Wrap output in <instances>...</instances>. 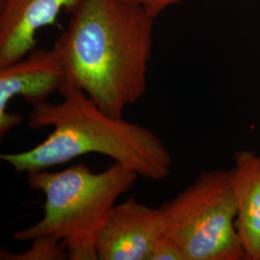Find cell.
Wrapping results in <instances>:
<instances>
[{"label": "cell", "instance_id": "cell-10", "mask_svg": "<svg viewBox=\"0 0 260 260\" xmlns=\"http://www.w3.org/2000/svg\"><path fill=\"white\" fill-rule=\"evenodd\" d=\"M149 260H186L181 249L166 234H162L154 243Z\"/></svg>", "mask_w": 260, "mask_h": 260}, {"label": "cell", "instance_id": "cell-11", "mask_svg": "<svg viewBox=\"0 0 260 260\" xmlns=\"http://www.w3.org/2000/svg\"><path fill=\"white\" fill-rule=\"evenodd\" d=\"M128 3L137 5L147 11L149 15L156 19L165 10L181 3L184 0H124Z\"/></svg>", "mask_w": 260, "mask_h": 260}, {"label": "cell", "instance_id": "cell-9", "mask_svg": "<svg viewBox=\"0 0 260 260\" xmlns=\"http://www.w3.org/2000/svg\"><path fill=\"white\" fill-rule=\"evenodd\" d=\"M29 250L20 253H12L1 249V260H66L69 253L62 242L49 235L39 236L31 240Z\"/></svg>", "mask_w": 260, "mask_h": 260}, {"label": "cell", "instance_id": "cell-7", "mask_svg": "<svg viewBox=\"0 0 260 260\" xmlns=\"http://www.w3.org/2000/svg\"><path fill=\"white\" fill-rule=\"evenodd\" d=\"M80 0H0V68L13 64L37 47V33L62 11Z\"/></svg>", "mask_w": 260, "mask_h": 260}, {"label": "cell", "instance_id": "cell-2", "mask_svg": "<svg viewBox=\"0 0 260 260\" xmlns=\"http://www.w3.org/2000/svg\"><path fill=\"white\" fill-rule=\"evenodd\" d=\"M61 103L32 105L28 126L53 130L36 147L26 151L3 153L0 159L15 172L47 170L88 153L108 156L152 181L166 179L173 158L152 130L115 118L102 110L81 91L61 93Z\"/></svg>", "mask_w": 260, "mask_h": 260}, {"label": "cell", "instance_id": "cell-1", "mask_svg": "<svg viewBox=\"0 0 260 260\" xmlns=\"http://www.w3.org/2000/svg\"><path fill=\"white\" fill-rule=\"evenodd\" d=\"M53 49L63 70L59 93L81 91L115 118L147 91L154 19L124 0H80Z\"/></svg>", "mask_w": 260, "mask_h": 260}, {"label": "cell", "instance_id": "cell-3", "mask_svg": "<svg viewBox=\"0 0 260 260\" xmlns=\"http://www.w3.org/2000/svg\"><path fill=\"white\" fill-rule=\"evenodd\" d=\"M26 177L28 186L45 195L44 213L39 222L15 232L12 237L27 242L49 235L62 242L69 260H99V233L117 201L133 187L139 175L114 162L101 173L78 163L60 172H31Z\"/></svg>", "mask_w": 260, "mask_h": 260}, {"label": "cell", "instance_id": "cell-5", "mask_svg": "<svg viewBox=\"0 0 260 260\" xmlns=\"http://www.w3.org/2000/svg\"><path fill=\"white\" fill-rule=\"evenodd\" d=\"M164 231L161 206L150 207L128 198L112 208L103 223L95 241L98 259L149 260Z\"/></svg>", "mask_w": 260, "mask_h": 260}, {"label": "cell", "instance_id": "cell-4", "mask_svg": "<svg viewBox=\"0 0 260 260\" xmlns=\"http://www.w3.org/2000/svg\"><path fill=\"white\" fill-rule=\"evenodd\" d=\"M164 234L186 260H244L231 171H206L161 205Z\"/></svg>", "mask_w": 260, "mask_h": 260}, {"label": "cell", "instance_id": "cell-8", "mask_svg": "<svg viewBox=\"0 0 260 260\" xmlns=\"http://www.w3.org/2000/svg\"><path fill=\"white\" fill-rule=\"evenodd\" d=\"M244 260H260V155L239 150L231 170Z\"/></svg>", "mask_w": 260, "mask_h": 260}, {"label": "cell", "instance_id": "cell-6", "mask_svg": "<svg viewBox=\"0 0 260 260\" xmlns=\"http://www.w3.org/2000/svg\"><path fill=\"white\" fill-rule=\"evenodd\" d=\"M64 70L54 49L35 47L19 61L0 68V138L19 125L22 116L8 111V104L21 96L31 105L47 102L60 90Z\"/></svg>", "mask_w": 260, "mask_h": 260}]
</instances>
